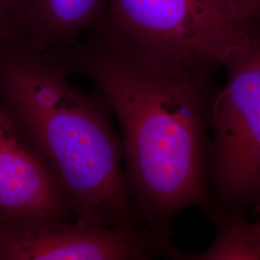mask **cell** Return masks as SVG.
Returning a JSON list of instances; mask_svg holds the SVG:
<instances>
[{
  "label": "cell",
  "instance_id": "1",
  "mask_svg": "<svg viewBox=\"0 0 260 260\" xmlns=\"http://www.w3.org/2000/svg\"><path fill=\"white\" fill-rule=\"evenodd\" d=\"M67 75L95 86L122 132L124 178L142 222L208 208L204 70L137 46L103 19L70 47L47 52Z\"/></svg>",
  "mask_w": 260,
  "mask_h": 260
},
{
  "label": "cell",
  "instance_id": "2",
  "mask_svg": "<svg viewBox=\"0 0 260 260\" xmlns=\"http://www.w3.org/2000/svg\"><path fill=\"white\" fill-rule=\"evenodd\" d=\"M68 76L47 53L25 44L0 50V98L59 179L74 219L139 226L111 111L98 91L84 93Z\"/></svg>",
  "mask_w": 260,
  "mask_h": 260
},
{
  "label": "cell",
  "instance_id": "3",
  "mask_svg": "<svg viewBox=\"0 0 260 260\" xmlns=\"http://www.w3.org/2000/svg\"><path fill=\"white\" fill-rule=\"evenodd\" d=\"M103 20L139 47L204 71L224 65L254 28L223 0H108Z\"/></svg>",
  "mask_w": 260,
  "mask_h": 260
},
{
  "label": "cell",
  "instance_id": "4",
  "mask_svg": "<svg viewBox=\"0 0 260 260\" xmlns=\"http://www.w3.org/2000/svg\"><path fill=\"white\" fill-rule=\"evenodd\" d=\"M226 82L214 99V184L232 204L260 202V32L224 64Z\"/></svg>",
  "mask_w": 260,
  "mask_h": 260
},
{
  "label": "cell",
  "instance_id": "5",
  "mask_svg": "<svg viewBox=\"0 0 260 260\" xmlns=\"http://www.w3.org/2000/svg\"><path fill=\"white\" fill-rule=\"evenodd\" d=\"M167 231L81 220L0 221V260H144L173 257Z\"/></svg>",
  "mask_w": 260,
  "mask_h": 260
},
{
  "label": "cell",
  "instance_id": "6",
  "mask_svg": "<svg viewBox=\"0 0 260 260\" xmlns=\"http://www.w3.org/2000/svg\"><path fill=\"white\" fill-rule=\"evenodd\" d=\"M74 218L59 179L0 98V221Z\"/></svg>",
  "mask_w": 260,
  "mask_h": 260
},
{
  "label": "cell",
  "instance_id": "7",
  "mask_svg": "<svg viewBox=\"0 0 260 260\" xmlns=\"http://www.w3.org/2000/svg\"><path fill=\"white\" fill-rule=\"evenodd\" d=\"M108 0H26L24 44L51 52L76 43L103 19Z\"/></svg>",
  "mask_w": 260,
  "mask_h": 260
},
{
  "label": "cell",
  "instance_id": "8",
  "mask_svg": "<svg viewBox=\"0 0 260 260\" xmlns=\"http://www.w3.org/2000/svg\"><path fill=\"white\" fill-rule=\"evenodd\" d=\"M177 258L192 260H259L260 243L254 223L239 215L223 222L212 245L198 254L178 251Z\"/></svg>",
  "mask_w": 260,
  "mask_h": 260
},
{
  "label": "cell",
  "instance_id": "9",
  "mask_svg": "<svg viewBox=\"0 0 260 260\" xmlns=\"http://www.w3.org/2000/svg\"><path fill=\"white\" fill-rule=\"evenodd\" d=\"M26 0H0V50L24 44Z\"/></svg>",
  "mask_w": 260,
  "mask_h": 260
},
{
  "label": "cell",
  "instance_id": "10",
  "mask_svg": "<svg viewBox=\"0 0 260 260\" xmlns=\"http://www.w3.org/2000/svg\"><path fill=\"white\" fill-rule=\"evenodd\" d=\"M242 19L252 22L260 17V0H223Z\"/></svg>",
  "mask_w": 260,
  "mask_h": 260
},
{
  "label": "cell",
  "instance_id": "11",
  "mask_svg": "<svg viewBox=\"0 0 260 260\" xmlns=\"http://www.w3.org/2000/svg\"><path fill=\"white\" fill-rule=\"evenodd\" d=\"M258 211H259L260 213V204L259 205H258ZM254 228H255V231H256V233H257V236H258V239H259L260 243V220L257 222V223H254Z\"/></svg>",
  "mask_w": 260,
  "mask_h": 260
}]
</instances>
